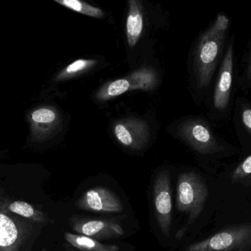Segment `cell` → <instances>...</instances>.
Returning a JSON list of instances; mask_svg holds the SVG:
<instances>
[{
  "instance_id": "obj_3",
  "label": "cell",
  "mask_w": 251,
  "mask_h": 251,
  "mask_svg": "<svg viewBox=\"0 0 251 251\" xmlns=\"http://www.w3.org/2000/svg\"><path fill=\"white\" fill-rule=\"evenodd\" d=\"M184 251H251V222L226 226Z\"/></svg>"
},
{
  "instance_id": "obj_2",
  "label": "cell",
  "mask_w": 251,
  "mask_h": 251,
  "mask_svg": "<svg viewBox=\"0 0 251 251\" xmlns=\"http://www.w3.org/2000/svg\"><path fill=\"white\" fill-rule=\"evenodd\" d=\"M209 197V190L205 180L197 172L180 174L177 181L176 206L177 210L188 215L187 224L177 232L176 238L181 239L204 209Z\"/></svg>"
},
{
  "instance_id": "obj_12",
  "label": "cell",
  "mask_w": 251,
  "mask_h": 251,
  "mask_svg": "<svg viewBox=\"0 0 251 251\" xmlns=\"http://www.w3.org/2000/svg\"><path fill=\"white\" fill-rule=\"evenodd\" d=\"M128 4V11L126 31L128 46L133 48L138 42L143 32V6L141 1L139 0H129Z\"/></svg>"
},
{
  "instance_id": "obj_6",
  "label": "cell",
  "mask_w": 251,
  "mask_h": 251,
  "mask_svg": "<svg viewBox=\"0 0 251 251\" xmlns=\"http://www.w3.org/2000/svg\"><path fill=\"white\" fill-rule=\"evenodd\" d=\"M153 197L158 225L162 234L168 237L171 233L173 206L171 178L168 171H161L156 175L153 183Z\"/></svg>"
},
{
  "instance_id": "obj_15",
  "label": "cell",
  "mask_w": 251,
  "mask_h": 251,
  "mask_svg": "<svg viewBox=\"0 0 251 251\" xmlns=\"http://www.w3.org/2000/svg\"><path fill=\"white\" fill-rule=\"evenodd\" d=\"M128 91H131L129 81L126 78L118 79L103 85L97 91L95 97L99 101H107L119 97Z\"/></svg>"
},
{
  "instance_id": "obj_13",
  "label": "cell",
  "mask_w": 251,
  "mask_h": 251,
  "mask_svg": "<svg viewBox=\"0 0 251 251\" xmlns=\"http://www.w3.org/2000/svg\"><path fill=\"white\" fill-rule=\"evenodd\" d=\"M65 240L72 247L78 251H119V246L100 243L95 239L67 232L65 234Z\"/></svg>"
},
{
  "instance_id": "obj_11",
  "label": "cell",
  "mask_w": 251,
  "mask_h": 251,
  "mask_svg": "<svg viewBox=\"0 0 251 251\" xmlns=\"http://www.w3.org/2000/svg\"><path fill=\"white\" fill-rule=\"evenodd\" d=\"M20 223L0 212V251H22L28 241Z\"/></svg>"
},
{
  "instance_id": "obj_22",
  "label": "cell",
  "mask_w": 251,
  "mask_h": 251,
  "mask_svg": "<svg viewBox=\"0 0 251 251\" xmlns=\"http://www.w3.org/2000/svg\"><path fill=\"white\" fill-rule=\"evenodd\" d=\"M42 251H46L45 250H43Z\"/></svg>"
},
{
  "instance_id": "obj_19",
  "label": "cell",
  "mask_w": 251,
  "mask_h": 251,
  "mask_svg": "<svg viewBox=\"0 0 251 251\" xmlns=\"http://www.w3.org/2000/svg\"><path fill=\"white\" fill-rule=\"evenodd\" d=\"M231 181L244 187H251V155L240 162L234 169Z\"/></svg>"
},
{
  "instance_id": "obj_17",
  "label": "cell",
  "mask_w": 251,
  "mask_h": 251,
  "mask_svg": "<svg viewBox=\"0 0 251 251\" xmlns=\"http://www.w3.org/2000/svg\"><path fill=\"white\" fill-rule=\"evenodd\" d=\"M54 1L76 13L91 17L101 19L104 16V11L101 9L80 0H54Z\"/></svg>"
},
{
  "instance_id": "obj_21",
  "label": "cell",
  "mask_w": 251,
  "mask_h": 251,
  "mask_svg": "<svg viewBox=\"0 0 251 251\" xmlns=\"http://www.w3.org/2000/svg\"><path fill=\"white\" fill-rule=\"evenodd\" d=\"M240 119L246 131L251 136V105L244 103L240 110Z\"/></svg>"
},
{
  "instance_id": "obj_5",
  "label": "cell",
  "mask_w": 251,
  "mask_h": 251,
  "mask_svg": "<svg viewBox=\"0 0 251 251\" xmlns=\"http://www.w3.org/2000/svg\"><path fill=\"white\" fill-rule=\"evenodd\" d=\"M178 131L179 137L200 154L213 155L225 150L222 139L217 137L209 123L201 118L187 119Z\"/></svg>"
},
{
  "instance_id": "obj_16",
  "label": "cell",
  "mask_w": 251,
  "mask_h": 251,
  "mask_svg": "<svg viewBox=\"0 0 251 251\" xmlns=\"http://www.w3.org/2000/svg\"><path fill=\"white\" fill-rule=\"evenodd\" d=\"M97 63L95 59H78L60 71L55 78V81H66L79 76L94 67Z\"/></svg>"
},
{
  "instance_id": "obj_14",
  "label": "cell",
  "mask_w": 251,
  "mask_h": 251,
  "mask_svg": "<svg viewBox=\"0 0 251 251\" xmlns=\"http://www.w3.org/2000/svg\"><path fill=\"white\" fill-rule=\"evenodd\" d=\"M131 85V90L151 91L157 85L158 77L156 72L151 68L144 67L131 72L126 77Z\"/></svg>"
},
{
  "instance_id": "obj_20",
  "label": "cell",
  "mask_w": 251,
  "mask_h": 251,
  "mask_svg": "<svg viewBox=\"0 0 251 251\" xmlns=\"http://www.w3.org/2000/svg\"><path fill=\"white\" fill-rule=\"evenodd\" d=\"M243 72L240 77V85L245 91L251 89V39L243 59Z\"/></svg>"
},
{
  "instance_id": "obj_1",
  "label": "cell",
  "mask_w": 251,
  "mask_h": 251,
  "mask_svg": "<svg viewBox=\"0 0 251 251\" xmlns=\"http://www.w3.org/2000/svg\"><path fill=\"white\" fill-rule=\"evenodd\" d=\"M230 19L219 13L201 35L193 53V72L198 88H209L217 68L220 66L230 28Z\"/></svg>"
},
{
  "instance_id": "obj_7",
  "label": "cell",
  "mask_w": 251,
  "mask_h": 251,
  "mask_svg": "<svg viewBox=\"0 0 251 251\" xmlns=\"http://www.w3.org/2000/svg\"><path fill=\"white\" fill-rule=\"evenodd\" d=\"M70 225L75 232L97 240H111L125 235L122 225L113 219L78 218L70 220Z\"/></svg>"
},
{
  "instance_id": "obj_8",
  "label": "cell",
  "mask_w": 251,
  "mask_h": 251,
  "mask_svg": "<svg viewBox=\"0 0 251 251\" xmlns=\"http://www.w3.org/2000/svg\"><path fill=\"white\" fill-rule=\"evenodd\" d=\"M78 209L98 213H120L124 206L117 195L106 187H94L85 192L76 202Z\"/></svg>"
},
{
  "instance_id": "obj_4",
  "label": "cell",
  "mask_w": 251,
  "mask_h": 251,
  "mask_svg": "<svg viewBox=\"0 0 251 251\" xmlns=\"http://www.w3.org/2000/svg\"><path fill=\"white\" fill-rule=\"evenodd\" d=\"M234 44L235 38L231 37L227 42L214 88L212 105L220 116L228 113L231 107L236 71Z\"/></svg>"
},
{
  "instance_id": "obj_9",
  "label": "cell",
  "mask_w": 251,
  "mask_h": 251,
  "mask_svg": "<svg viewBox=\"0 0 251 251\" xmlns=\"http://www.w3.org/2000/svg\"><path fill=\"white\" fill-rule=\"evenodd\" d=\"M113 134L123 147L142 150L149 141V125L146 121L138 118H126L115 122Z\"/></svg>"
},
{
  "instance_id": "obj_10",
  "label": "cell",
  "mask_w": 251,
  "mask_h": 251,
  "mask_svg": "<svg viewBox=\"0 0 251 251\" xmlns=\"http://www.w3.org/2000/svg\"><path fill=\"white\" fill-rule=\"evenodd\" d=\"M31 137L34 141H44L60 130L61 116L53 106H41L34 109L28 116Z\"/></svg>"
},
{
  "instance_id": "obj_18",
  "label": "cell",
  "mask_w": 251,
  "mask_h": 251,
  "mask_svg": "<svg viewBox=\"0 0 251 251\" xmlns=\"http://www.w3.org/2000/svg\"><path fill=\"white\" fill-rule=\"evenodd\" d=\"M8 210L19 216L31 219L35 222L46 221V217L39 211L35 210L30 204L24 201H14L8 206Z\"/></svg>"
}]
</instances>
